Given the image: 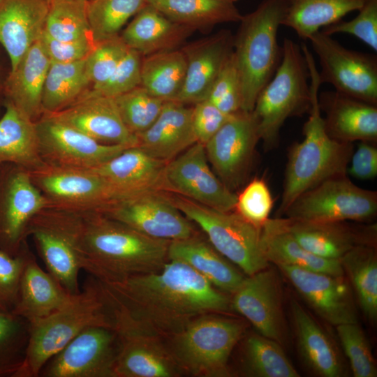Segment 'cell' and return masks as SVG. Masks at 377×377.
Masks as SVG:
<instances>
[{"mask_svg": "<svg viewBox=\"0 0 377 377\" xmlns=\"http://www.w3.org/2000/svg\"><path fill=\"white\" fill-rule=\"evenodd\" d=\"M232 50L233 36L224 30L184 48L186 71L182 88L174 101L195 104L206 99Z\"/></svg>", "mask_w": 377, "mask_h": 377, "instance_id": "cell-25", "label": "cell"}, {"mask_svg": "<svg viewBox=\"0 0 377 377\" xmlns=\"http://www.w3.org/2000/svg\"><path fill=\"white\" fill-rule=\"evenodd\" d=\"M82 269L103 283L156 272L168 260L169 240L146 236L97 211L78 212Z\"/></svg>", "mask_w": 377, "mask_h": 377, "instance_id": "cell-2", "label": "cell"}, {"mask_svg": "<svg viewBox=\"0 0 377 377\" xmlns=\"http://www.w3.org/2000/svg\"><path fill=\"white\" fill-rule=\"evenodd\" d=\"M128 47L117 36L96 43L86 58V70L92 88L105 82L126 53Z\"/></svg>", "mask_w": 377, "mask_h": 377, "instance_id": "cell-48", "label": "cell"}, {"mask_svg": "<svg viewBox=\"0 0 377 377\" xmlns=\"http://www.w3.org/2000/svg\"><path fill=\"white\" fill-rule=\"evenodd\" d=\"M45 114L101 143L136 146V136L123 122L114 99L91 89L69 106Z\"/></svg>", "mask_w": 377, "mask_h": 377, "instance_id": "cell-20", "label": "cell"}, {"mask_svg": "<svg viewBox=\"0 0 377 377\" xmlns=\"http://www.w3.org/2000/svg\"><path fill=\"white\" fill-rule=\"evenodd\" d=\"M245 330L242 320L208 313L195 318L165 341L182 374L226 377L230 376V356Z\"/></svg>", "mask_w": 377, "mask_h": 377, "instance_id": "cell-7", "label": "cell"}, {"mask_svg": "<svg viewBox=\"0 0 377 377\" xmlns=\"http://www.w3.org/2000/svg\"><path fill=\"white\" fill-rule=\"evenodd\" d=\"M337 332L355 377H376L377 368L369 342L357 323L339 325Z\"/></svg>", "mask_w": 377, "mask_h": 377, "instance_id": "cell-46", "label": "cell"}, {"mask_svg": "<svg viewBox=\"0 0 377 377\" xmlns=\"http://www.w3.org/2000/svg\"><path fill=\"white\" fill-rule=\"evenodd\" d=\"M177 208L197 224L209 242L248 276L269 266L260 247V229L236 212H222L181 195L171 198Z\"/></svg>", "mask_w": 377, "mask_h": 377, "instance_id": "cell-8", "label": "cell"}, {"mask_svg": "<svg viewBox=\"0 0 377 377\" xmlns=\"http://www.w3.org/2000/svg\"><path fill=\"white\" fill-rule=\"evenodd\" d=\"M230 299L232 310L246 318L260 334L279 343L285 325L276 275L267 267L245 277Z\"/></svg>", "mask_w": 377, "mask_h": 377, "instance_id": "cell-19", "label": "cell"}, {"mask_svg": "<svg viewBox=\"0 0 377 377\" xmlns=\"http://www.w3.org/2000/svg\"><path fill=\"white\" fill-rule=\"evenodd\" d=\"M347 173L360 180H369L377 176V148L374 143L360 142L352 154Z\"/></svg>", "mask_w": 377, "mask_h": 377, "instance_id": "cell-55", "label": "cell"}, {"mask_svg": "<svg viewBox=\"0 0 377 377\" xmlns=\"http://www.w3.org/2000/svg\"><path fill=\"white\" fill-rule=\"evenodd\" d=\"M48 6L47 0H3L0 4V43L9 56L11 72L40 38Z\"/></svg>", "mask_w": 377, "mask_h": 377, "instance_id": "cell-28", "label": "cell"}, {"mask_svg": "<svg viewBox=\"0 0 377 377\" xmlns=\"http://www.w3.org/2000/svg\"><path fill=\"white\" fill-rule=\"evenodd\" d=\"M168 19L193 29L240 22L233 0H146Z\"/></svg>", "mask_w": 377, "mask_h": 377, "instance_id": "cell-37", "label": "cell"}, {"mask_svg": "<svg viewBox=\"0 0 377 377\" xmlns=\"http://www.w3.org/2000/svg\"><path fill=\"white\" fill-rule=\"evenodd\" d=\"M35 122L40 156L47 165L91 170L133 147L101 143L45 113Z\"/></svg>", "mask_w": 377, "mask_h": 377, "instance_id": "cell-12", "label": "cell"}, {"mask_svg": "<svg viewBox=\"0 0 377 377\" xmlns=\"http://www.w3.org/2000/svg\"><path fill=\"white\" fill-rule=\"evenodd\" d=\"M308 40L319 59L321 84H330L338 92L377 105L376 55L349 50L321 31Z\"/></svg>", "mask_w": 377, "mask_h": 377, "instance_id": "cell-11", "label": "cell"}, {"mask_svg": "<svg viewBox=\"0 0 377 377\" xmlns=\"http://www.w3.org/2000/svg\"><path fill=\"white\" fill-rule=\"evenodd\" d=\"M10 162L28 171L44 167L36 122L12 102L0 119V163Z\"/></svg>", "mask_w": 377, "mask_h": 377, "instance_id": "cell-34", "label": "cell"}, {"mask_svg": "<svg viewBox=\"0 0 377 377\" xmlns=\"http://www.w3.org/2000/svg\"><path fill=\"white\" fill-rule=\"evenodd\" d=\"M356 292L359 304L371 320L377 317V256L374 246L355 247L340 260Z\"/></svg>", "mask_w": 377, "mask_h": 377, "instance_id": "cell-40", "label": "cell"}, {"mask_svg": "<svg viewBox=\"0 0 377 377\" xmlns=\"http://www.w3.org/2000/svg\"><path fill=\"white\" fill-rule=\"evenodd\" d=\"M4 194L0 212V249L16 255L31 219L50 207L51 202L34 184L29 172L22 168L10 176Z\"/></svg>", "mask_w": 377, "mask_h": 377, "instance_id": "cell-22", "label": "cell"}, {"mask_svg": "<svg viewBox=\"0 0 377 377\" xmlns=\"http://www.w3.org/2000/svg\"><path fill=\"white\" fill-rule=\"evenodd\" d=\"M40 40L51 62L71 63L86 59L96 43L92 38L61 41L49 36L44 30Z\"/></svg>", "mask_w": 377, "mask_h": 377, "instance_id": "cell-53", "label": "cell"}, {"mask_svg": "<svg viewBox=\"0 0 377 377\" xmlns=\"http://www.w3.org/2000/svg\"><path fill=\"white\" fill-rule=\"evenodd\" d=\"M168 260L184 263L219 290L232 295L245 276L209 242L195 234L190 237L170 241Z\"/></svg>", "mask_w": 377, "mask_h": 377, "instance_id": "cell-30", "label": "cell"}, {"mask_svg": "<svg viewBox=\"0 0 377 377\" xmlns=\"http://www.w3.org/2000/svg\"><path fill=\"white\" fill-rule=\"evenodd\" d=\"M76 211L47 207L29 221L31 235L47 272L71 294L80 292L82 264L77 249Z\"/></svg>", "mask_w": 377, "mask_h": 377, "instance_id": "cell-9", "label": "cell"}, {"mask_svg": "<svg viewBox=\"0 0 377 377\" xmlns=\"http://www.w3.org/2000/svg\"><path fill=\"white\" fill-rule=\"evenodd\" d=\"M285 12V0H263L239 22L233 54L242 83L243 112H252L260 91L281 63L283 49L277 34Z\"/></svg>", "mask_w": 377, "mask_h": 377, "instance_id": "cell-5", "label": "cell"}, {"mask_svg": "<svg viewBox=\"0 0 377 377\" xmlns=\"http://www.w3.org/2000/svg\"><path fill=\"white\" fill-rule=\"evenodd\" d=\"M115 330L119 348L114 377H178L182 374L165 339L128 330Z\"/></svg>", "mask_w": 377, "mask_h": 377, "instance_id": "cell-24", "label": "cell"}, {"mask_svg": "<svg viewBox=\"0 0 377 377\" xmlns=\"http://www.w3.org/2000/svg\"><path fill=\"white\" fill-rule=\"evenodd\" d=\"M302 49L309 71L311 93L309 116L302 129L304 139L294 144L288 155L277 217L282 216L303 193L329 178L347 175L354 151L353 143L336 140L327 133L318 103L321 85L318 70L307 46L303 45Z\"/></svg>", "mask_w": 377, "mask_h": 377, "instance_id": "cell-3", "label": "cell"}, {"mask_svg": "<svg viewBox=\"0 0 377 377\" xmlns=\"http://www.w3.org/2000/svg\"><path fill=\"white\" fill-rule=\"evenodd\" d=\"M140 54L129 48L110 77L102 84L91 89L98 94L115 98L141 84Z\"/></svg>", "mask_w": 377, "mask_h": 377, "instance_id": "cell-52", "label": "cell"}, {"mask_svg": "<svg viewBox=\"0 0 377 377\" xmlns=\"http://www.w3.org/2000/svg\"><path fill=\"white\" fill-rule=\"evenodd\" d=\"M98 282L115 330L166 339L199 316L232 310L225 293L178 260H168L156 272L114 283Z\"/></svg>", "mask_w": 377, "mask_h": 377, "instance_id": "cell-1", "label": "cell"}, {"mask_svg": "<svg viewBox=\"0 0 377 377\" xmlns=\"http://www.w3.org/2000/svg\"><path fill=\"white\" fill-rule=\"evenodd\" d=\"M376 214L377 193L357 186L347 175H342L329 178L303 193L283 216L316 222H367Z\"/></svg>", "mask_w": 377, "mask_h": 377, "instance_id": "cell-10", "label": "cell"}, {"mask_svg": "<svg viewBox=\"0 0 377 377\" xmlns=\"http://www.w3.org/2000/svg\"><path fill=\"white\" fill-rule=\"evenodd\" d=\"M90 84L86 59L71 63L50 61L43 91V114L69 106L88 91Z\"/></svg>", "mask_w": 377, "mask_h": 377, "instance_id": "cell-38", "label": "cell"}, {"mask_svg": "<svg viewBox=\"0 0 377 377\" xmlns=\"http://www.w3.org/2000/svg\"><path fill=\"white\" fill-rule=\"evenodd\" d=\"M29 324L26 355L14 377L39 376L45 363L89 327L114 328L110 308L94 277L66 306Z\"/></svg>", "mask_w": 377, "mask_h": 377, "instance_id": "cell-4", "label": "cell"}, {"mask_svg": "<svg viewBox=\"0 0 377 377\" xmlns=\"http://www.w3.org/2000/svg\"><path fill=\"white\" fill-rule=\"evenodd\" d=\"M260 247L268 263L292 265L310 271L342 276L339 260L317 256L301 246L286 228L283 219H269L260 228Z\"/></svg>", "mask_w": 377, "mask_h": 377, "instance_id": "cell-31", "label": "cell"}, {"mask_svg": "<svg viewBox=\"0 0 377 377\" xmlns=\"http://www.w3.org/2000/svg\"><path fill=\"white\" fill-rule=\"evenodd\" d=\"M233 1L236 2V1H238V0H233Z\"/></svg>", "mask_w": 377, "mask_h": 377, "instance_id": "cell-57", "label": "cell"}, {"mask_svg": "<svg viewBox=\"0 0 377 377\" xmlns=\"http://www.w3.org/2000/svg\"><path fill=\"white\" fill-rule=\"evenodd\" d=\"M135 136V147L156 159L168 162L198 142L193 108L174 100L165 101L155 121Z\"/></svg>", "mask_w": 377, "mask_h": 377, "instance_id": "cell-27", "label": "cell"}, {"mask_svg": "<svg viewBox=\"0 0 377 377\" xmlns=\"http://www.w3.org/2000/svg\"><path fill=\"white\" fill-rule=\"evenodd\" d=\"M365 0H285L282 25L292 29L298 37L308 38L323 27L358 10Z\"/></svg>", "mask_w": 377, "mask_h": 377, "instance_id": "cell-36", "label": "cell"}, {"mask_svg": "<svg viewBox=\"0 0 377 377\" xmlns=\"http://www.w3.org/2000/svg\"><path fill=\"white\" fill-rule=\"evenodd\" d=\"M47 1H49L50 0H47Z\"/></svg>", "mask_w": 377, "mask_h": 377, "instance_id": "cell-59", "label": "cell"}, {"mask_svg": "<svg viewBox=\"0 0 377 377\" xmlns=\"http://www.w3.org/2000/svg\"><path fill=\"white\" fill-rule=\"evenodd\" d=\"M3 1V0H0V4L2 3Z\"/></svg>", "mask_w": 377, "mask_h": 377, "instance_id": "cell-56", "label": "cell"}, {"mask_svg": "<svg viewBox=\"0 0 377 377\" xmlns=\"http://www.w3.org/2000/svg\"><path fill=\"white\" fill-rule=\"evenodd\" d=\"M273 204L267 183L263 179L255 178L237 195L235 210L245 220L260 229L269 219Z\"/></svg>", "mask_w": 377, "mask_h": 377, "instance_id": "cell-49", "label": "cell"}, {"mask_svg": "<svg viewBox=\"0 0 377 377\" xmlns=\"http://www.w3.org/2000/svg\"><path fill=\"white\" fill-rule=\"evenodd\" d=\"M318 103L328 135L342 142L377 140V105L335 90L318 94Z\"/></svg>", "mask_w": 377, "mask_h": 377, "instance_id": "cell-26", "label": "cell"}, {"mask_svg": "<svg viewBox=\"0 0 377 377\" xmlns=\"http://www.w3.org/2000/svg\"><path fill=\"white\" fill-rule=\"evenodd\" d=\"M99 212L150 237L169 241L195 234L191 221L171 198L151 191L112 202Z\"/></svg>", "mask_w": 377, "mask_h": 377, "instance_id": "cell-14", "label": "cell"}, {"mask_svg": "<svg viewBox=\"0 0 377 377\" xmlns=\"http://www.w3.org/2000/svg\"><path fill=\"white\" fill-rule=\"evenodd\" d=\"M304 300L327 323H357L350 290L343 279L292 265L277 266Z\"/></svg>", "mask_w": 377, "mask_h": 377, "instance_id": "cell-18", "label": "cell"}, {"mask_svg": "<svg viewBox=\"0 0 377 377\" xmlns=\"http://www.w3.org/2000/svg\"><path fill=\"white\" fill-rule=\"evenodd\" d=\"M29 322L0 310V377H14L22 366L29 337Z\"/></svg>", "mask_w": 377, "mask_h": 377, "instance_id": "cell-44", "label": "cell"}, {"mask_svg": "<svg viewBox=\"0 0 377 377\" xmlns=\"http://www.w3.org/2000/svg\"><path fill=\"white\" fill-rule=\"evenodd\" d=\"M164 181L165 188L189 200L222 212L235 210L237 194L212 172L201 142L167 162Z\"/></svg>", "mask_w": 377, "mask_h": 377, "instance_id": "cell-15", "label": "cell"}, {"mask_svg": "<svg viewBox=\"0 0 377 377\" xmlns=\"http://www.w3.org/2000/svg\"><path fill=\"white\" fill-rule=\"evenodd\" d=\"M50 60L40 38L27 51L8 81L11 101L36 121L43 114L42 96Z\"/></svg>", "mask_w": 377, "mask_h": 377, "instance_id": "cell-32", "label": "cell"}, {"mask_svg": "<svg viewBox=\"0 0 377 377\" xmlns=\"http://www.w3.org/2000/svg\"><path fill=\"white\" fill-rule=\"evenodd\" d=\"M292 315L298 348L308 366L323 377L341 376V362L327 334L296 302L292 304Z\"/></svg>", "mask_w": 377, "mask_h": 377, "instance_id": "cell-35", "label": "cell"}, {"mask_svg": "<svg viewBox=\"0 0 377 377\" xmlns=\"http://www.w3.org/2000/svg\"><path fill=\"white\" fill-rule=\"evenodd\" d=\"M29 172L34 184L50 201V207L99 212L116 201L108 183L91 170L45 165Z\"/></svg>", "mask_w": 377, "mask_h": 377, "instance_id": "cell-16", "label": "cell"}, {"mask_svg": "<svg viewBox=\"0 0 377 377\" xmlns=\"http://www.w3.org/2000/svg\"><path fill=\"white\" fill-rule=\"evenodd\" d=\"M281 218L301 246L323 258L340 260L355 247L376 244V224L361 226L347 221L316 222Z\"/></svg>", "mask_w": 377, "mask_h": 377, "instance_id": "cell-21", "label": "cell"}, {"mask_svg": "<svg viewBox=\"0 0 377 377\" xmlns=\"http://www.w3.org/2000/svg\"><path fill=\"white\" fill-rule=\"evenodd\" d=\"M186 65L182 50H169L149 54L142 60L140 85L156 97L175 100L182 88Z\"/></svg>", "mask_w": 377, "mask_h": 377, "instance_id": "cell-39", "label": "cell"}, {"mask_svg": "<svg viewBox=\"0 0 377 377\" xmlns=\"http://www.w3.org/2000/svg\"><path fill=\"white\" fill-rule=\"evenodd\" d=\"M119 348V336L114 328L89 327L51 357L39 376L114 377Z\"/></svg>", "mask_w": 377, "mask_h": 377, "instance_id": "cell-13", "label": "cell"}, {"mask_svg": "<svg viewBox=\"0 0 377 377\" xmlns=\"http://www.w3.org/2000/svg\"><path fill=\"white\" fill-rule=\"evenodd\" d=\"M246 374L254 377H299L279 343L261 334L247 337L244 345Z\"/></svg>", "mask_w": 377, "mask_h": 377, "instance_id": "cell-41", "label": "cell"}, {"mask_svg": "<svg viewBox=\"0 0 377 377\" xmlns=\"http://www.w3.org/2000/svg\"><path fill=\"white\" fill-rule=\"evenodd\" d=\"M84 1H89V0H84Z\"/></svg>", "mask_w": 377, "mask_h": 377, "instance_id": "cell-58", "label": "cell"}, {"mask_svg": "<svg viewBox=\"0 0 377 377\" xmlns=\"http://www.w3.org/2000/svg\"><path fill=\"white\" fill-rule=\"evenodd\" d=\"M75 295L43 270L31 253L22 274L18 300L12 312L31 323L59 310Z\"/></svg>", "mask_w": 377, "mask_h": 377, "instance_id": "cell-29", "label": "cell"}, {"mask_svg": "<svg viewBox=\"0 0 377 377\" xmlns=\"http://www.w3.org/2000/svg\"><path fill=\"white\" fill-rule=\"evenodd\" d=\"M87 3L84 0H50L44 31L61 41L92 38Z\"/></svg>", "mask_w": 377, "mask_h": 377, "instance_id": "cell-42", "label": "cell"}, {"mask_svg": "<svg viewBox=\"0 0 377 377\" xmlns=\"http://www.w3.org/2000/svg\"><path fill=\"white\" fill-rule=\"evenodd\" d=\"M31 253L25 248L16 255L0 249V310L12 311L17 304L22 274Z\"/></svg>", "mask_w": 377, "mask_h": 377, "instance_id": "cell-51", "label": "cell"}, {"mask_svg": "<svg viewBox=\"0 0 377 377\" xmlns=\"http://www.w3.org/2000/svg\"><path fill=\"white\" fill-rule=\"evenodd\" d=\"M260 140L252 112L233 114L205 145L208 161L232 191L244 182Z\"/></svg>", "mask_w": 377, "mask_h": 377, "instance_id": "cell-17", "label": "cell"}, {"mask_svg": "<svg viewBox=\"0 0 377 377\" xmlns=\"http://www.w3.org/2000/svg\"><path fill=\"white\" fill-rule=\"evenodd\" d=\"M166 163L138 147H131L91 170L108 183L117 202L142 193L165 188Z\"/></svg>", "mask_w": 377, "mask_h": 377, "instance_id": "cell-23", "label": "cell"}, {"mask_svg": "<svg viewBox=\"0 0 377 377\" xmlns=\"http://www.w3.org/2000/svg\"><path fill=\"white\" fill-rule=\"evenodd\" d=\"M320 31L329 36L335 34L352 35L376 52L377 0H365L354 18L348 21L340 20L323 27Z\"/></svg>", "mask_w": 377, "mask_h": 377, "instance_id": "cell-50", "label": "cell"}, {"mask_svg": "<svg viewBox=\"0 0 377 377\" xmlns=\"http://www.w3.org/2000/svg\"><path fill=\"white\" fill-rule=\"evenodd\" d=\"M146 0H89L87 14L94 41L96 43L117 36L129 18L146 4Z\"/></svg>", "mask_w": 377, "mask_h": 377, "instance_id": "cell-43", "label": "cell"}, {"mask_svg": "<svg viewBox=\"0 0 377 377\" xmlns=\"http://www.w3.org/2000/svg\"><path fill=\"white\" fill-rule=\"evenodd\" d=\"M193 30L168 19L147 3L126 27L121 38L129 48L149 55L172 50Z\"/></svg>", "mask_w": 377, "mask_h": 377, "instance_id": "cell-33", "label": "cell"}, {"mask_svg": "<svg viewBox=\"0 0 377 377\" xmlns=\"http://www.w3.org/2000/svg\"><path fill=\"white\" fill-rule=\"evenodd\" d=\"M232 115L222 112L207 99L195 103L193 126L198 142L205 145Z\"/></svg>", "mask_w": 377, "mask_h": 377, "instance_id": "cell-54", "label": "cell"}, {"mask_svg": "<svg viewBox=\"0 0 377 377\" xmlns=\"http://www.w3.org/2000/svg\"><path fill=\"white\" fill-rule=\"evenodd\" d=\"M114 99L123 122L135 135L151 126L165 101L151 94L141 85Z\"/></svg>", "mask_w": 377, "mask_h": 377, "instance_id": "cell-45", "label": "cell"}, {"mask_svg": "<svg viewBox=\"0 0 377 377\" xmlns=\"http://www.w3.org/2000/svg\"><path fill=\"white\" fill-rule=\"evenodd\" d=\"M206 99L228 115L242 111V83L233 50L225 61Z\"/></svg>", "mask_w": 377, "mask_h": 377, "instance_id": "cell-47", "label": "cell"}, {"mask_svg": "<svg viewBox=\"0 0 377 377\" xmlns=\"http://www.w3.org/2000/svg\"><path fill=\"white\" fill-rule=\"evenodd\" d=\"M282 49L281 63L260 91L251 112L260 140L267 149L278 144L288 118L309 112L311 106L309 71L301 46L284 38Z\"/></svg>", "mask_w": 377, "mask_h": 377, "instance_id": "cell-6", "label": "cell"}]
</instances>
